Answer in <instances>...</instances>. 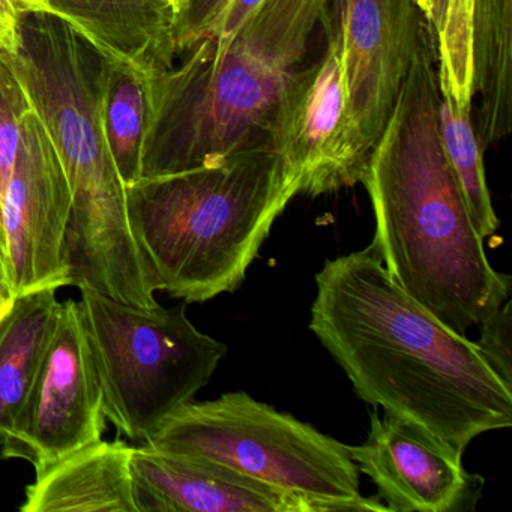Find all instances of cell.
I'll use <instances>...</instances> for the list:
<instances>
[{"label": "cell", "instance_id": "cell-1", "mask_svg": "<svg viewBox=\"0 0 512 512\" xmlns=\"http://www.w3.org/2000/svg\"><path fill=\"white\" fill-rule=\"evenodd\" d=\"M310 329L356 395L458 451L512 425V388L466 335L446 328L386 271L373 245L316 274Z\"/></svg>", "mask_w": 512, "mask_h": 512}, {"label": "cell", "instance_id": "cell-2", "mask_svg": "<svg viewBox=\"0 0 512 512\" xmlns=\"http://www.w3.org/2000/svg\"><path fill=\"white\" fill-rule=\"evenodd\" d=\"M436 53L425 35L361 184L371 242L392 280L446 328L466 335L509 299L511 277L488 262L443 151Z\"/></svg>", "mask_w": 512, "mask_h": 512}, {"label": "cell", "instance_id": "cell-3", "mask_svg": "<svg viewBox=\"0 0 512 512\" xmlns=\"http://www.w3.org/2000/svg\"><path fill=\"white\" fill-rule=\"evenodd\" d=\"M4 55L70 182L65 235L70 286L134 307H157L154 284L131 235L125 184L104 134L103 56L49 13L19 16V47Z\"/></svg>", "mask_w": 512, "mask_h": 512}, {"label": "cell", "instance_id": "cell-4", "mask_svg": "<svg viewBox=\"0 0 512 512\" xmlns=\"http://www.w3.org/2000/svg\"><path fill=\"white\" fill-rule=\"evenodd\" d=\"M332 0H263L223 40L146 77L142 178L218 163L271 143L284 91L310 52Z\"/></svg>", "mask_w": 512, "mask_h": 512}, {"label": "cell", "instance_id": "cell-5", "mask_svg": "<svg viewBox=\"0 0 512 512\" xmlns=\"http://www.w3.org/2000/svg\"><path fill=\"white\" fill-rule=\"evenodd\" d=\"M296 194L271 143L125 185L131 235L155 290L185 304L238 290Z\"/></svg>", "mask_w": 512, "mask_h": 512}, {"label": "cell", "instance_id": "cell-6", "mask_svg": "<svg viewBox=\"0 0 512 512\" xmlns=\"http://www.w3.org/2000/svg\"><path fill=\"white\" fill-rule=\"evenodd\" d=\"M145 445L211 461L313 502L320 512L388 511L359 491L349 445L247 392L185 404Z\"/></svg>", "mask_w": 512, "mask_h": 512}, {"label": "cell", "instance_id": "cell-7", "mask_svg": "<svg viewBox=\"0 0 512 512\" xmlns=\"http://www.w3.org/2000/svg\"><path fill=\"white\" fill-rule=\"evenodd\" d=\"M79 308L103 398L118 433L139 445L211 382L227 346L200 332L185 305L134 307L80 289Z\"/></svg>", "mask_w": 512, "mask_h": 512}, {"label": "cell", "instance_id": "cell-8", "mask_svg": "<svg viewBox=\"0 0 512 512\" xmlns=\"http://www.w3.org/2000/svg\"><path fill=\"white\" fill-rule=\"evenodd\" d=\"M325 52L296 71L284 91L271 142L299 194L317 197L361 184L370 158L350 119L340 13L332 0L322 22Z\"/></svg>", "mask_w": 512, "mask_h": 512}, {"label": "cell", "instance_id": "cell-9", "mask_svg": "<svg viewBox=\"0 0 512 512\" xmlns=\"http://www.w3.org/2000/svg\"><path fill=\"white\" fill-rule=\"evenodd\" d=\"M104 430L103 398L79 301L68 299L28 398L0 440V455L38 469L103 439Z\"/></svg>", "mask_w": 512, "mask_h": 512}, {"label": "cell", "instance_id": "cell-10", "mask_svg": "<svg viewBox=\"0 0 512 512\" xmlns=\"http://www.w3.org/2000/svg\"><path fill=\"white\" fill-rule=\"evenodd\" d=\"M71 188L58 151L31 109L23 115L19 151L5 191L2 226L17 296L70 286L65 235Z\"/></svg>", "mask_w": 512, "mask_h": 512}, {"label": "cell", "instance_id": "cell-11", "mask_svg": "<svg viewBox=\"0 0 512 512\" xmlns=\"http://www.w3.org/2000/svg\"><path fill=\"white\" fill-rule=\"evenodd\" d=\"M350 119L371 158L431 26L421 0H334Z\"/></svg>", "mask_w": 512, "mask_h": 512}, {"label": "cell", "instance_id": "cell-12", "mask_svg": "<svg viewBox=\"0 0 512 512\" xmlns=\"http://www.w3.org/2000/svg\"><path fill=\"white\" fill-rule=\"evenodd\" d=\"M350 455L388 511H463L478 502L479 478L464 469L463 452L403 416L373 410L367 440Z\"/></svg>", "mask_w": 512, "mask_h": 512}, {"label": "cell", "instance_id": "cell-13", "mask_svg": "<svg viewBox=\"0 0 512 512\" xmlns=\"http://www.w3.org/2000/svg\"><path fill=\"white\" fill-rule=\"evenodd\" d=\"M137 512H320L319 506L202 458L134 446Z\"/></svg>", "mask_w": 512, "mask_h": 512}, {"label": "cell", "instance_id": "cell-14", "mask_svg": "<svg viewBox=\"0 0 512 512\" xmlns=\"http://www.w3.org/2000/svg\"><path fill=\"white\" fill-rule=\"evenodd\" d=\"M47 13L101 56L145 77L176 64L175 17L164 0H49Z\"/></svg>", "mask_w": 512, "mask_h": 512}, {"label": "cell", "instance_id": "cell-15", "mask_svg": "<svg viewBox=\"0 0 512 512\" xmlns=\"http://www.w3.org/2000/svg\"><path fill=\"white\" fill-rule=\"evenodd\" d=\"M133 446L89 443L35 469L23 512H137L131 478Z\"/></svg>", "mask_w": 512, "mask_h": 512}, {"label": "cell", "instance_id": "cell-16", "mask_svg": "<svg viewBox=\"0 0 512 512\" xmlns=\"http://www.w3.org/2000/svg\"><path fill=\"white\" fill-rule=\"evenodd\" d=\"M56 289L17 296L0 319V440L10 433L43 364L61 316Z\"/></svg>", "mask_w": 512, "mask_h": 512}, {"label": "cell", "instance_id": "cell-17", "mask_svg": "<svg viewBox=\"0 0 512 512\" xmlns=\"http://www.w3.org/2000/svg\"><path fill=\"white\" fill-rule=\"evenodd\" d=\"M104 58V56H103ZM103 125L107 145L125 185L142 178L148 127L146 77L128 65L104 58Z\"/></svg>", "mask_w": 512, "mask_h": 512}, {"label": "cell", "instance_id": "cell-18", "mask_svg": "<svg viewBox=\"0 0 512 512\" xmlns=\"http://www.w3.org/2000/svg\"><path fill=\"white\" fill-rule=\"evenodd\" d=\"M437 124L443 151L454 170L473 223L482 239L493 236L499 218L485 179L484 148L472 122V107H460L446 89L439 88Z\"/></svg>", "mask_w": 512, "mask_h": 512}, {"label": "cell", "instance_id": "cell-19", "mask_svg": "<svg viewBox=\"0 0 512 512\" xmlns=\"http://www.w3.org/2000/svg\"><path fill=\"white\" fill-rule=\"evenodd\" d=\"M29 109L31 103L22 83L11 70L4 53L0 52V248L7 257L2 205L19 151L22 118Z\"/></svg>", "mask_w": 512, "mask_h": 512}, {"label": "cell", "instance_id": "cell-20", "mask_svg": "<svg viewBox=\"0 0 512 512\" xmlns=\"http://www.w3.org/2000/svg\"><path fill=\"white\" fill-rule=\"evenodd\" d=\"M437 71L454 88L472 83V14L470 0H446L445 23L434 38Z\"/></svg>", "mask_w": 512, "mask_h": 512}, {"label": "cell", "instance_id": "cell-21", "mask_svg": "<svg viewBox=\"0 0 512 512\" xmlns=\"http://www.w3.org/2000/svg\"><path fill=\"white\" fill-rule=\"evenodd\" d=\"M511 311L512 305L508 299L496 313L479 323L481 338L475 341L482 358L509 388H512Z\"/></svg>", "mask_w": 512, "mask_h": 512}, {"label": "cell", "instance_id": "cell-22", "mask_svg": "<svg viewBox=\"0 0 512 512\" xmlns=\"http://www.w3.org/2000/svg\"><path fill=\"white\" fill-rule=\"evenodd\" d=\"M229 0H185L184 10L175 25L178 58L208 34Z\"/></svg>", "mask_w": 512, "mask_h": 512}, {"label": "cell", "instance_id": "cell-23", "mask_svg": "<svg viewBox=\"0 0 512 512\" xmlns=\"http://www.w3.org/2000/svg\"><path fill=\"white\" fill-rule=\"evenodd\" d=\"M262 2L263 0H229V4L215 20L214 25L211 26L203 40L205 38L223 40V38L229 37Z\"/></svg>", "mask_w": 512, "mask_h": 512}, {"label": "cell", "instance_id": "cell-24", "mask_svg": "<svg viewBox=\"0 0 512 512\" xmlns=\"http://www.w3.org/2000/svg\"><path fill=\"white\" fill-rule=\"evenodd\" d=\"M19 47V16L11 0H0V52L14 53Z\"/></svg>", "mask_w": 512, "mask_h": 512}, {"label": "cell", "instance_id": "cell-25", "mask_svg": "<svg viewBox=\"0 0 512 512\" xmlns=\"http://www.w3.org/2000/svg\"><path fill=\"white\" fill-rule=\"evenodd\" d=\"M16 301L13 284H11L10 265L7 254L0 248V319L8 313Z\"/></svg>", "mask_w": 512, "mask_h": 512}, {"label": "cell", "instance_id": "cell-26", "mask_svg": "<svg viewBox=\"0 0 512 512\" xmlns=\"http://www.w3.org/2000/svg\"><path fill=\"white\" fill-rule=\"evenodd\" d=\"M421 5L430 23L433 38H436L445 23L446 0H421Z\"/></svg>", "mask_w": 512, "mask_h": 512}, {"label": "cell", "instance_id": "cell-27", "mask_svg": "<svg viewBox=\"0 0 512 512\" xmlns=\"http://www.w3.org/2000/svg\"><path fill=\"white\" fill-rule=\"evenodd\" d=\"M17 16L28 13H47L49 0H11Z\"/></svg>", "mask_w": 512, "mask_h": 512}, {"label": "cell", "instance_id": "cell-28", "mask_svg": "<svg viewBox=\"0 0 512 512\" xmlns=\"http://www.w3.org/2000/svg\"><path fill=\"white\" fill-rule=\"evenodd\" d=\"M167 7L172 11L173 17H175V25L178 22L179 16H181L182 10H184L185 0H164ZM175 35V32H173Z\"/></svg>", "mask_w": 512, "mask_h": 512}]
</instances>
